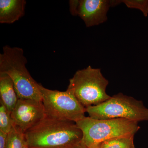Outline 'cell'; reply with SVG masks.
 Here are the masks:
<instances>
[{
    "mask_svg": "<svg viewBox=\"0 0 148 148\" xmlns=\"http://www.w3.org/2000/svg\"><path fill=\"white\" fill-rule=\"evenodd\" d=\"M108 84L101 69L89 66L75 72L69 80L67 90L86 108L99 105L110 98L106 92Z\"/></svg>",
    "mask_w": 148,
    "mask_h": 148,
    "instance_id": "4",
    "label": "cell"
},
{
    "mask_svg": "<svg viewBox=\"0 0 148 148\" xmlns=\"http://www.w3.org/2000/svg\"><path fill=\"white\" fill-rule=\"evenodd\" d=\"M25 0H1L0 23L12 24L24 16Z\"/></svg>",
    "mask_w": 148,
    "mask_h": 148,
    "instance_id": "9",
    "label": "cell"
},
{
    "mask_svg": "<svg viewBox=\"0 0 148 148\" xmlns=\"http://www.w3.org/2000/svg\"><path fill=\"white\" fill-rule=\"evenodd\" d=\"M24 135L29 148H71L81 143L83 138L75 123L47 116Z\"/></svg>",
    "mask_w": 148,
    "mask_h": 148,
    "instance_id": "1",
    "label": "cell"
},
{
    "mask_svg": "<svg viewBox=\"0 0 148 148\" xmlns=\"http://www.w3.org/2000/svg\"><path fill=\"white\" fill-rule=\"evenodd\" d=\"M24 133L13 125L7 137L6 148H27Z\"/></svg>",
    "mask_w": 148,
    "mask_h": 148,
    "instance_id": "11",
    "label": "cell"
},
{
    "mask_svg": "<svg viewBox=\"0 0 148 148\" xmlns=\"http://www.w3.org/2000/svg\"><path fill=\"white\" fill-rule=\"evenodd\" d=\"M119 1V4L123 3L130 8L139 10L143 15L147 17L148 15V0H123Z\"/></svg>",
    "mask_w": 148,
    "mask_h": 148,
    "instance_id": "14",
    "label": "cell"
},
{
    "mask_svg": "<svg viewBox=\"0 0 148 148\" xmlns=\"http://www.w3.org/2000/svg\"><path fill=\"white\" fill-rule=\"evenodd\" d=\"M110 7L111 1L108 0H80L77 16L87 27L97 26L108 20L107 14Z\"/></svg>",
    "mask_w": 148,
    "mask_h": 148,
    "instance_id": "8",
    "label": "cell"
},
{
    "mask_svg": "<svg viewBox=\"0 0 148 148\" xmlns=\"http://www.w3.org/2000/svg\"><path fill=\"white\" fill-rule=\"evenodd\" d=\"M11 113L0 103V131L8 134L13 126Z\"/></svg>",
    "mask_w": 148,
    "mask_h": 148,
    "instance_id": "13",
    "label": "cell"
},
{
    "mask_svg": "<svg viewBox=\"0 0 148 148\" xmlns=\"http://www.w3.org/2000/svg\"><path fill=\"white\" fill-rule=\"evenodd\" d=\"M75 123L82 131V143L88 148H98L103 142L113 138L135 135L140 128L138 122L122 119L85 116Z\"/></svg>",
    "mask_w": 148,
    "mask_h": 148,
    "instance_id": "3",
    "label": "cell"
},
{
    "mask_svg": "<svg viewBox=\"0 0 148 148\" xmlns=\"http://www.w3.org/2000/svg\"><path fill=\"white\" fill-rule=\"evenodd\" d=\"M86 112L95 119H122L137 122L148 121V109L143 101L121 92L99 105L86 108Z\"/></svg>",
    "mask_w": 148,
    "mask_h": 148,
    "instance_id": "5",
    "label": "cell"
},
{
    "mask_svg": "<svg viewBox=\"0 0 148 148\" xmlns=\"http://www.w3.org/2000/svg\"><path fill=\"white\" fill-rule=\"evenodd\" d=\"M7 134L0 131V148H6Z\"/></svg>",
    "mask_w": 148,
    "mask_h": 148,
    "instance_id": "16",
    "label": "cell"
},
{
    "mask_svg": "<svg viewBox=\"0 0 148 148\" xmlns=\"http://www.w3.org/2000/svg\"><path fill=\"white\" fill-rule=\"evenodd\" d=\"M0 54V73L10 77L19 99L42 101L38 83L27 70L24 50L18 47L5 45Z\"/></svg>",
    "mask_w": 148,
    "mask_h": 148,
    "instance_id": "2",
    "label": "cell"
},
{
    "mask_svg": "<svg viewBox=\"0 0 148 148\" xmlns=\"http://www.w3.org/2000/svg\"><path fill=\"white\" fill-rule=\"evenodd\" d=\"M39 88L47 116L75 123L85 116L86 108L69 90H51L40 84Z\"/></svg>",
    "mask_w": 148,
    "mask_h": 148,
    "instance_id": "6",
    "label": "cell"
},
{
    "mask_svg": "<svg viewBox=\"0 0 148 148\" xmlns=\"http://www.w3.org/2000/svg\"><path fill=\"white\" fill-rule=\"evenodd\" d=\"M79 1H70V10L71 13L73 16H77L78 7Z\"/></svg>",
    "mask_w": 148,
    "mask_h": 148,
    "instance_id": "15",
    "label": "cell"
},
{
    "mask_svg": "<svg viewBox=\"0 0 148 148\" xmlns=\"http://www.w3.org/2000/svg\"><path fill=\"white\" fill-rule=\"evenodd\" d=\"M27 148H29L27 147Z\"/></svg>",
    "mask_w": 148,
    "mask_h": 148,
    "instance_id": "18",
    "label": "cell"
},
{
    "mask_svg": "<svg viewBox=\"0 0 148 148\" xmlns=\"http://www.w3.org/2000/svg\"><path fill=\"white\" fill-rule=\"evenodd\" d=\"M134 136L130 135L110 139L103 142L98 148H135Z\"/></svg>",
    "mask_w": 148,
    "mask_h": 148,
    "instance_id": "12",
    "label": "cell"
},
{
    "mask_svg": "<svg viewBox=\"0 0 148 148\" xmlns=\"http://www.w3.org/2000/svg\"><path fill=\"white\" fill-rule=\"evenodd\" d=\"M13 124L25 132L47 116L42 101L18 99L11 113Z\"/></svg>",
    "mask_w": 148,
    "mask_h": 148,
    "instance_id": "7",
    "label": "cell"
},
{
    "mask_svg": "<svg viewBox=\"0 0 148 148\" xmlns=\"http://www.w3.org/2000/svg\"><path fill=\"white\" fill-rule=\"evenodd\" d=\"M88 148L87 147H86L84 144H83L82 143V142L81 143H79V144L77 145L74 146V147H73L72 148Z\"/></svg>",
    "mask_w": 148,
    "mask_h": 148,
    "instance_id": "17",
    "label": "cell"
},
{
    "mask_svg": "<svg viewBox=\"0 0 148 148\" xmlns=\"http://www.w3.org/2000/svg\"><path fill=\"white\" fill-rule=\"evenodd\" d=\"M14 85L10 77L0 73V103L11 113L18 100Z\"/></svg>",
    "mask_w": 148,
    "mask_h": 148,
    "instance_id": "10",
    "label": "cell"
}]
</instances>
